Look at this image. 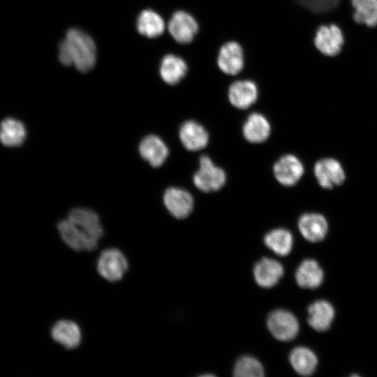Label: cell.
Here are the masks:
<instances>
[{
	"label": "cell",
	"mask_w": 377,
	"mask_h": 377,
	"mask_svg": "<svg viewBox=\"0 0 377 377\" xmlns=\"http://www.w3.org/2000/svg\"><path fill=\"white\" fill-rule=\"evenodd\" d=\"M96 45L92 38L77 29H70L59 46V59L64 66L73 65L87 73L96 63Z\"/></svg>",
	"instance_id": "1"
},
{
	"label": "cell",
	"mask_w": 377,
	"mask_h": 377,
	"mask_svg": "<svg viewBox=\"0 0 377 377\" xmlns=\"http://www.w3.org/2000/svg\"><path fill=\"white\" fill-rule=\"evenodd\" d=\"M168 31L172 40L179 45L191 43L200 30L195 17L184 9L173 11L167 24Z\"/></svg>",
	"instance_id": "2"
},
{
	"label": "cell",
	"mask_w": 377,
	"mask_h": 377,
	"mask_svg": "<svg viewBox=\"0 0 377 377\" xmlns=\"http://www.w3.org/2000/svg\"><path fill=\"white\" fill-rule=\"evenodd\" d=\"M96 267L97 272L103 279L115 283L124 278L128 270L129 264L120 249L111 247L102 250L97 258Z\"/></svg>",
	"instance_id": "3"
},
{
	"label": "cell",
	"mask_w": 377,
	"mask_h": 377,
	"mask_svg": "<svg viewBox=\"0 0 377 377\" xmlns=\"http://www.w3.org/2000/svg\"><path fill=\"white\" fill-rule=\"evenodd\" d=\"M216 64L223 74L237 77L245 66V54L242 45L234 40L223 43L218 50Z\"/></svg>",
	"instance_id": "4"
},
{
	"label": "cell",
	"mask_w": 377,
	"mask_h": 377,
	"mask_svg": "<svg viewBox=\"0 0 377 377\" xmlns=\"http://www.w3.org/2000/svg\"><path fill=\"white\" fill-rule=\"evenodd\" d=\"M344 40L342 29L332 22L320 24L315 31L313 40L316 49L322 54L330 57L340 53Z\"/></svg>",
	"instance_id": "5"
},
{
	"label": "cell",
	"mask_w": 377,
	"mask_h": 377,
	"mask_svg": "<svg viewBox=\"0 0 377 377\" xmlns=\"http://www.w3.org/2000/svg\"><path fill=\"white\" fill-rule=\"evenodd\" d=\"M259 94L257 82L250 78L235 77L227 89L229 103L239 110H246L255 104Z\"/></svg>",
	"instance_id": "6"
},
{
	"label": "cell",
	"mask_w": 377,
	"mask_h": 377,
	"mask_svg": "<svg viewBox=\"0 0 377 377\" xmlns=\"http://www.w3.org/2000/svg\"><path fill=\"white\" fill-rule=\"evenodd\" d=\"M226 175L216 166L207 156L200 158V168L193 176L195 186L200 191L209 193L219 190L226 183Z\"/></svg>",
	"instance_id": "7"
},
{
	"label": "cell",
	"mask_w": 377,
	"mask_h": 377,
	"mask_svg": "<svg viewBox=\"0 0 377 377\" xmlns=\"http://www.w3.org/2000/svg\"><path fill=\"white\" fill-rule=\"evenodd\" d=\"M67 219L73 223L80 231L98 247L103 235V229L98 214L87 208H75L70 211Z\"/></svg>",
	"instance_id": "8"
},
{
	"label": "cell",
	"mask_w": 377,
	"mask_h": 377,
	"mask_svg": "<svg viewBox=\"0 0 377 377\" xmlns=\"http://www.w3.org/2000/svg\"><path fill=\"white\" fill-rule=\"evenodd\" d=\"M267 325L271 334L279 341L293 340L299 332V323L296 317L283 309L271 312L267 317Z\"/></svg>",
	"instance_id": "9"
},
{
	"label": "cell",
	"mask_w": 377,
	"mask_h": 377,
	"mask_svg": "<svg viewBox=\"0 0 377 377\" xmlns=\"http://www.w3.org/2000/svg\"><path fill=\"white\" fill-rule=\"evenodd\" d=\"M188 68L186 60L182 55L170 52L163 57L159 66V73L164 82L174 86L186 78Z\"/></svg>",
	"instance_id": "10"
},
{
	"label": "cell",
	"mask_w": 377,
	"mask_h": 377,
	"mask_svg": "<svg viewBox=\"0 0 377 377\" xmlns=\"http://www.w3.org/2000/svg\"><path fill=\"white\" fill-rule=\"evenodd\" d=\"M313 170L318 184L324 188H332L341 185L346 179L341 163L334 158L319 160L315 164Z\"/></svg>",
	"instance_id": "11"
},
{
	"label": "cell",
	"mask_w": 377,
	"mask_h": 377,
	"mask_svg": "<svg viewBox=\"0 0 377 377\" xmlns=\"http://www.w3.org/2000/svg\"><path fill=\"white\" fill-rule=\"evenodd\" d=\"M52 339L64 348H77L82 342V331L79 325L73 320L61 319L57 321L50 331Z\"/></svg>",
	"instance_id": "12"
},
{
	"label": "cell",
	"mask_w": 377,
	"mask_h": 377,
	"mask_svg": "<svg viewBox=\"0 0 377 377\" xmlns=\"http://www.w3.org/2000/svg\"><path fill=\"white\" fill-rule=\"evenodd\" d=\"M274 176L282 185L291 186L299 182L304 174V166L299 158L292 154L281 157L273 168Z\"/></svg>",
	"instance_id": "13"
},
{
	"label": "cell",
	"mask_w": 377,
	"mask_h": 377,
	"mask_svg": "<svg viewBox=\"0 0 377 377\" xmlns=\"http://www.w3.org/2000/svg\"><path fill=\"white\" fill-rule=\"evenodd\" d=\"M163 202L169 212L175 218L184 219L192 212L193 198L186 190L170 187L163 195Z\"/></svg>",
	"instance_id": "14"
},
{
	"label": "cell",
	"mask_w": 377,
	"mask_h": 377,
	"mask_svg": "<svg viewBox=\"0 0 377 377\" xmlns=\"http://www.w3.org/2000/svg\"><path fill=\"white\" fill-rule=\"evenodd\" d=\"M57 228L63 242L75 251H93L96 247L69 219L59 222Z\"/></svg>",
	"instance_id": "15"
},
{
	"label": "cell",
	"mask_w": 377,
	"mask_h": 377,
	"mask_svg": "<svg viewBox=\"0 0 377 377\" xmlns=\"http://www.w3.org/2000/svg\"><path fill=\"white\" fill-rule=\"evenodd\" d=\"M179 135L182 145L190 151L203 149L209 141L207 131L193 120L186 121L181 126Z\"/></svg>",
	"instance_id": "16"
},
{
	"label": "cell",
	"mask_w": 377,
	"mask_h": 377,
	"mask_svg": "<svg viewBox=\"0 0 377 377\" xmlns=\"http://www.w3.org/2000/svg\"><path fill=\"white\" fill-rule=\"evenodd\" d=\"M253 274L260 286L269 288L279 282L283 274V268L277 260L263 258L256 264Z\"/></svg>",
	"instance_id": "17"
},
{
	"label": "cell",
	"mask_w": 377,
	"mask_h": 377,
	"mask_svg": "<svg viewBox=\"0 0 377 377\" xmlns=\"http://www.w3.org/2000/svg\"><path fill=\"white\" fill-rule=\"evenodd\" d=\"M298 227L302 236L311 242L323 240L326 236L328 229L325 218L316 213H307L302 215L299 219Z\"/></svg>",
	"instance_id": "18"
},
{
	"label": "cell",
	"mask_w": 377,
	"mask_h": 377,
	"mask_svg": "<svg viewBox=\"0 0 377 377\" xmlns=\"http://www.w3.org/2000/svg\"><path fill=\"white\" fill-rule=\"evenodd\" d=\"M139 152L151 166L159 167L165 162L168 155V149L159 137L149 135L140 142Z\"/></svg>",
	"instance_id": "19"
},
{
	"label": "cell",
	"mask_w": 377,
	"mask_h": 377,
	"mask_svg": "<svg viewBox=\"0 0 377 377\" xmlns=\"http://www.w3.org/2000/svg\"><path fill=\"white\" fill-rule=\"evenodd\" d=\"M334 317V310L330 303L325 300H318L308 308V323L316 331L328 330Z\"/></svg>",
	"instance_id": "20"
},
{
	"label": "cell",
	"mask_w": 377,
	"mask_h": 377,
	"mask_svg": "<svg viewBox=\"0 0 377 377\" xmlns=\"http://www.w3.org/2000/svg\"><path fill=\"white\" fill-rule=\"evenodd\" d=\"M271 127L269 121L262 114L251 113L243 126V135L250 142L260 143L269 136Z\"/></svg>",
	"instance_id": "21"
},
{
	"label": "cell",
	"mask_w": 377,
	"mask_h": 377,
	"mask_svg": "<svg viewBox=\"0 0 377 377\" xmlns=\"http://www.w3.org/2000/svg\"><path fill=\"white\" fill-rule=\"evenodd\" d=\"M297 283L303 288H316L323 280V272L318 263L313 259H306L295 272Z\"/></svg>",
	"instance_id": "22"
},
{
	"label": "cell",
	"mask_w": 377,
	"mask_h": 377,
	"mask_svg": "<svg viewBox=\"0 0 377 377\" xmlns=\"http://www.w3.org/2000/svg\"><path fill=\"white\" fill-rule=\"evenodd\" d=\"M165 24L163 18L151 10H145L139 15L137 20L138 32L148 38H156L165 31Z\"/></svg>",
	"instance_id": "23"
},
{
	"label": "cell",
	"mask_w": 377,
	"mask_h": 377,
	"mask_svg": "<svg viewBox=\"0 0 377 377\" xmlns=\"http://www.w3.org/2000/svg\"><path fill=\"white\" fill-rule=\"evenodd\" d=\"M289 360L295 371L302 376L311 375L318 363L315 353L304 346L295 348L290 353Z\"/></svg>",
	"instance_id": "24"
},
{
	"label": "cell",
	"mask_w": 377,
	"mask_h": 377,
	"mask_svg": "<svg viewBox=\"0 0 377 377\" xmlns=\"http://www.w3.org/2000/svg\"><path fill=\"white\" fill-rule=\"evenodd\" d=\"M353 18L359 24L377 26V0H350Z\"/></svg>",
	"instance_id": "25"
},
{
	"label": "cell",
	"mask_w": 377,
	"mask_h": 377,
	"mask_svg": "<svg viewBox=\"0 0 377 377\" xmlns=\"http://www.w3.org/2000/svg\"><path fill=\"white\" fill-rule=\"evenodd\" d=\"M26 138V129L20 121L12 118L3 120L0 125V141L7 147H17Z\"/></svg>",
	"instance_id": "26"
},
{
	"label": "cell",
	"mask_w": 377,
	"mask_h": 377,
	"mask_svg": "<svg viewBox=\"0 0 377 377\" xmlns=\"http://www.w3.org/2000/svg\"><path fill=\"white\" fill-rule=\"evenodd\" d=\"M264 242L276 254L283 256L288 255L291 251L293 238L288 230L277 228L265 235Z\"/></svg>",
	"instance_id": "27"
},
{
	"label": "cell",
	"mask_w": 377,
	"mask_h": 377,
	"mask_svg": "<svg viewBox=\"0 0 377 377\" xmlns=\"http://www.w3.org/2000/svg\"><path fill=\"white\" fill-rule=\"evenodd\" d=\"M234 376L237 377H260L264 369L260 362L251 356H242L236 362Z\"/></svg>",
	"instance_id": "28"
},
{
	"label": "cell",
	"mask_w": 377,
	"mask_h": 377,
	"mask_svg": "<svg viewBox=\"0 0 377 377\" xmlns=\"http://www.w3.org/2000/svg\"><path fill=\"white\" fill-rule=\"evenodd\" d=\"M299 4L321 17L334 10L342 0H295Z\"/></svg>",
	"instance_id": "29"
},
{
	"label": "cell",
	"mask_w": 377,
	"mask_h": 377,
	"mask_svg": "<svg viewBox=\"0 0 377 377\" xmlns=\"http://www.w3.org/2000/svg\"><path fill=\"white\" fill-rule=\"evenodd\" d=\"M350 1V0H342V1ZM342 1H341V2H342ZM340 4H341V3H340ZM325 15V17H324V22H325V23L326 22L325 18H326V15Z\"/></svg>",
	"instance_id": "30"
},
{
	"label": "cell",
	"mask_w": 377,
	"mask_h": 377,
	"mask_svg": "<svg viewBox=\"0 0 377 377\" xmlns=\"http://www.w3.org/2000/svg\"><path fill=\"white\" fill-rule=\"evenodd\" d=\"M323 17H325V15H324ZM323 17V22H324V17ZM324 23H325V22H324Z\"/></svg>",
	"instance_id": "31"
}]
</instances>
